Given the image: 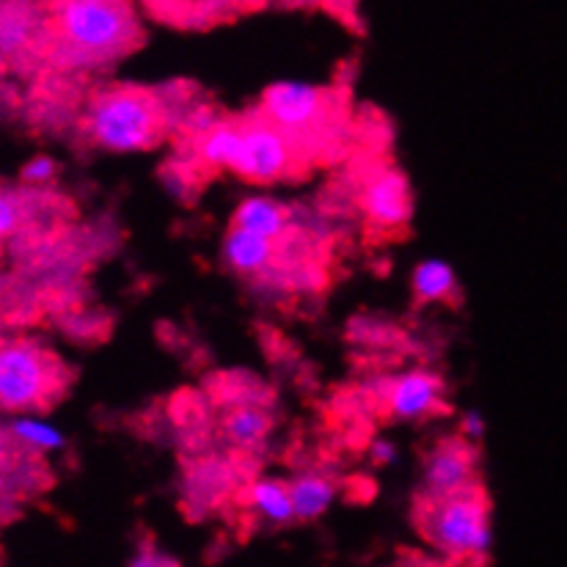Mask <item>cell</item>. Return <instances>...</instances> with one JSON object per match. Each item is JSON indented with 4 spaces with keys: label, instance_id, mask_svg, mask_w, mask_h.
<instances>
[{
    "label": "cell",
    "instance_id": "6da1fadb",
    "mask_svg": "<svg viewBox=\"0 0 567 567\" xmlns=\"http://www.w3.org/2000/svg\"><path fill=\"white\" fill-rule=\"evenodd\" d=\"M48 39L66 66L94 70L127 55L141 25L130 0H48Z\"/></svg>",
    "mask_w": 567,
    "mask_h": 567
},
{
    "label": "cell",
    "instance_id": "7a4b0ae2",
    "mask_svg": "<svg viewBox=\"0 0 567 567\" xmlns=\"http://www.w3.org/2000/svg\"><path fill=\"white\" fill-rule=\"evenodd\" d=\"M166 124V107L155 94L135 86L105 89L89 102L86 127L89 141L96 150L113 155H133L146 152L161 141Z\"/></svg>",
    "mask_w": 567,
    "mask_h": 567
},
{
    "label": "cell",
    "instance_id": "3957f363",
    "mask_svg": "<svg viewBox=\"0 0 567 567\" xmlns=\"http://www.w3.org/2000/svg\"><path fill=\"white\" fill-rule=\"evenodd\" d=\"M422 535L452 563H482L493 551L491 504L480 487L427 498Z\"/></svg>",
    "mask_w": 567,
    "mask_h": 567
},
{
    "label": "cell",
    "instance_id": "277c9868",
    "mask_svg": "<svg viewBox=\"0 0 567 567\" xmlns=\"http://www.w3.org/2000/svg\"><path fill=\"white\" fill-rule=\"evenodd\" d=\"M64 385L66 370L53 350L33 339L0 342V411L42 413Z\"/></svg>",
    "mask_w": 567,
    "mask_h": 567
},
{
    "label": "cell",
    "instance_id": "5b68a950",
    "mask_svg": "<svg viewBox=\"0 0 567 567\" xmlns=\"http://www.w3.org/2000/svg\"><path fill=\"white\" fill-rule=\"evenodd\" d=\"M298 166V144L265 116L243 122V141L229 172L257 185L287 179Z\"/></svg>",
    "mask_w": 567,
    "mask_h": 567
},
{
    "label": "cell",
    "instance_id": "8992f818",
    "mask_svg": "<svg viewBox=\"0 0 567 567\" xmlns=\"http://www.w3.org/2000/svg\"><path fill=\"white\" fill-rule=\"evenodd\" d=\"M262 116L281 127L298 144V135L311 133L331 116V94L328 89L306 81H276L265 89Z\"/></svg>",
    "mask_w": 567,
    "mask_h": 567
},
{
    "label": "cell",
    "instance_id": "52a82bcc",
    "mask_svg": "<svg viewBox=\"0 0 567 567\" xmlns=\"http://www.w3.org/2000/svg\"><path fill=\"white\" fill-rule=\"evenodd\" d=\"M444 405V380L430 370H408L383 389V408L394 422H424Z\"/></svg>",
    "mask_w": 567,
    "mask_h": 567
},
{
    "label": "cell",
    "instance_id": "ba28073f",
    "mask_svg": "<svg viewBox=\"0 0 567 567\" xmlns=\"http://www.w3.org/2000/svg\"><path fill=\"white\" fill-rule=\"evenodd\" d=\"M476 455L468 439H446L424 461L422 485L427 498H444L474 487Z\"/></svg>",
    "mask_w": 567,
    "mask_h": 567
},
{
    "label": "cell",
    "instance_id": "9c48e42d",
    "mask_svg": "<svg viewBox=\"0 0 567 567\" xmlns=\"http://www.w3.org/2000/svg\"><path fill=\"white\" fill-rule=\"evenodd\" d=\"M361 209L367 220L380 229H402L411 224L413 193L405 174L396 168H380L364 183L361 190Z\"/></svg>",
    "mask_w": 567,
    "mask_h": 567
},
{
    "label": "cell",
    "instance_id": "30bf717a",
    "mask_svg": "<svg viewBox=\"0 0 567 567\" xmlns=\"http://www.w3.org/2000/svg\"><path fill=\"white\" fill-rule=\"evenodd\" d=\"M48 39V6L39 0H0V59H17Z\"/></svg>",
    "mask_w": 567,
    "mask_h": 567
},
{
    "label": "cell",
    "instance_id": "8fae6325",
    "mask_svg": "<svg viewBox=\"0 0 567 567\" xmlns=\"http://www.w3.org/2000/svg\"><path fill=\"white\" fill-rule=\"evenodd\" d=\"M276 243L270 237L254 235V231L240 229V226H231L226 231L224 243H220V257H224V265L237 276H254L265 274V270L274 265L276 259Z\"/></svg>",
    "mask_w": 567,
    "mask_h": 567
},
{
    "label": "cell",
    "instance_id": "7c38bea8",
    "mask_svg": "<svg viewBox=\"0 0 567 567\" xmlns=\"http://www.w3.org/2000/svg\"><path fill=\"white\" fill-rule=\"evenodd\" d=\"M289 493H292L295 520L311 524V520H320L337 504L339 485L328 474L303 472L289 480Z\"/></svg>",
    "mask_w": 567,
    "mask_h": 567
},
{
    "label": "cell",
    "instance_id": "4fadbf2b",
    "mask_svg": "<svg viewBox=\"0 0 567 567\" xmlns=\"http://www.w3.org/2000/svg\"><path fill=\"white\" fill-rule=\"evenodd\" d=\"M231 226L281 240L289 231V209L274 196H246L231 215Z\"/></svg>",
    "mask_w": 567,
    "mask_h": 567
},
{
    "label": "cell",
    "instance_id": "5bb4252c",
    "mask_svg": "<svg viewBox=\"0 0 567 567\" xmlns=\"http://www.w3.org/2000/svg\"><path fill=\"white\" fill-rule=\"evenodd\" d=\"M246 504L259 520L270 526H287L295 524V507L292 493H289V482L276 480V476H262V480L251 482L246 491Z\"/></svg>",
    "mask_w": 567,
    "mask_h": 567
},
{
    "label": "cell",
    "instance_id": "9a60e30c",
    "mask_svg": "<svg viewBox=\"0 0 567 567\" xmlns=\"http://www.w3.org/2000/svg\"><path fill=\"white\" fill-rule=\"evenodd\" d=\"M411 287L419 303H446L457 295V274L446 259L430 257L413 268Z\"/></svg>",
    "mask_w": 567,
    "mask_h": 567
},
{
    "label": "cell",
    "instance_id": "2e32d148",
    "mask_svg": "<svg viewBox=\"0 0 567 567\" xmlns=\"http://www.w3.org/2000/svg\"><path fill=\"white\" fill-rule=\"evenodd\" d=\"M9 433L31 455H50V452L66 450L64 430L55 427L39 413H14V419L9 422Z\"/></svg>",
    "mask_w": 567,
    "mask_h": 567
},
{
    "label": "cell",
    "instance_id": "e0dca14e",
    "mask_svg": "<svg viewBox=\"0 0 567 567\" xmlns=\"http://www.w3.org/2000/svg\"><path fill=\"white\" fill-rule=\"evenodd\" d=\"M243 122H224L220 118L215 127H209L202 138H196V152L202 166L215 168V172H229L240 152Z\"/></svg>",
    "mask_w": 567,
    "mask_h": 567
},
{
    "label": "cell",
    "instance_id": "ac0fdd59",
    "mask_svg": "<svg viewBox=\"0 0 567 567\" xmlns=\"http://www.w3.org/2000/svg\"><path fill=\"white\" fill-rule=\"evenodd\" d=\"M274 430V419L257 405H240L226 416L224 435L237 450H257Z\"/></svg>",
    "mask_w": 567,
    "mask_h": 567
},
{
    "label": "cell",
    "instance_id": "d6986e66",
    "mask_svg": "<svg viewBox=\"0 0 567 567\" xmlns=\"http://www.w3.org/2000/svg\"><path fill=\"white\" fill-rule=\"evenodd\" d=\"M25 220V204L17 193L0 190V240L14 235Z\"/></svg>",
    "mask_w": 567,
    "mask_h": 567
},
{
    "label": "cell",
    "instance_id": "ffe728a7",
    "mask_svg": "<svg viewBox=\"0 0 567 567\" xmlns=\"http://www.w3.org/2000/svg\"><path fill=\"white\" fill-rule=\"evenodd\" d=\"M59 177V163L48 155H37L22 166V183L28 188H48Z\"/></svg>",
    "mask_w": 567,
    "mask_h": 567
},
{
    "label": "cell",
    "instance_id": "44dd1931",
    "mask_svg": "<svg viewBox=\"0 0 567 567\" xmlns=\"http://www.w3.org/2000/svg\"><path fill=\"white\" fill-rule=\"evenodd\" d=\"M461 433H463V439H468V441H472V444H476V441H482V435H485V416H482V411H476V408H472V411L463 413Z\"/></svg>",
    "mask_w": 567,
    "mask_h": 567
},
{
    "label": "cell",
    "instance_id": "7402d4cb",
    "mask_svg": "<svg viewBox=\"0 0 567 567\" xmlns=\"http://www.w3.org/2000/svg\"><path fill=\"white\" fill-rule=\"evenodd\" d=\"M370 457L378 463V466L394 468L396 463H400V450H396V444H391V441L380 439V441H375V444H372Z\"/></svg>",
    "mask_w": 567,
    "mask_h": 567
},
{
    "label": "cell",
    "instance_id": "603a6c76",
    "mask_svg": "<svg viewBox=\"0 0 567 567\" xmlns=\"http://www.w3.org/2000/svg\"><path fill=\"white\" fill-rule=\"evenodd\" d=\"M14 435L9 433V427L0 430V485L6 482V476H9V468H11V446H14Z\"/></svg>",
    "mask_w": 567,
    "mask_h": 567
}]
</instances>
